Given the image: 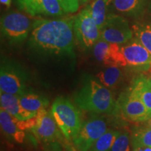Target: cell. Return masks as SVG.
I'll list each match as a JSON object with an SVG mask.
<instances>
[{"label": "cell", "instance_id": "1", "mask_svg": "<svg viewBox=\"0 0 151 151\" xmlns=\"http://www.w3.org/2000/svg\"><path fill=\"white\" fill-rule=\"evenodd\" d=\"M74 18H39L34 21L29 40L30 48L48 56L74 55Z\"/></svg>", "mask_w": 151, "mask_h": 151}, {"label": "cell", "instance_id": "2", "mask_svg": "<svg viewBox=\"0 0 151 151\" xmlns=\"http://www.w3.org/2000/svg\"><path fill=\"white\" fill-rule=\"evenodd\" d=\"M74 100L79 108L98 114H112L118 107L112 92L95 80L86 82Z\"/></svg>", "mask_w": 151, "mask_h": 151}, {"label": "cell", "instance_id": "3", "mask_svg": "<svg viewBox=\"0 0 151 151\" xmlns=\"http://www.w3.org/2000/svg\"><path fill=\"white\" fill-rule=\"evenodd\" d=\"M51 112L66 139L73 140L82 125L78 109L67 99L58 97L52 103Z\"/></svg>", "mask_w": 151, "mask_h": 151}, {"label": "cell", "instance_id": "4", "mask_svg": "<svg viewBox=\"0 0 151 151\" xmlns=\"http://www.w3.org/2000/svg\"><path fill=\"white\" fill-rule=\"evenodd\" d=\"M73 30L76 39L85 49L94 47L100 39V29L92 16L89 6L74 16Z\"/></svg>", "mask_w": 151, "mask_h": 151}, {"label": "cell", "instance_id": "5", "mask_svg": "<svg viewBox=\"0 0 151 151\" xmlns=\"http://www.w3.org/2000/svg\"><path fill=\"white\" fill-rule=\"evenodd\" d=\"M0 25L1 35L14 43H20L27 39L32 26L26 15L17 11L4 15Z\"/></svg>", "mask_w": 151, "mask_h": 151}, {"label": "cell", "instance_id": "6", "mask_svg": "<svg viewBox=\"0 0 151 151\" xmlns=\"http://www.w3.org/2000/svg\"><path fill=\"white\" fill-rule=\"evenodd\" d=\"M100 32V39L118 45L124 44L134 37L133 32L126 18L114 13H109Z\"/></svg>", "mask_w": 151, "mask_h": 151}, {"label": "cell", "instance_id": "7", "mask_svg": "<svg viewBox=\"0 0 151 151\" xmlns=\"http://www.w3.org/2000/svg\"><path fill=\"white\" fill-rule=\"evenodd\" d=\"M107 130L106 122L103 117H92L82 123L80 130L72 140L73 144L79 151H89Z\"/></svg>", "mask_w": 151, "mask_h": 151}, {"label": "cell", "instance_id": "8", "mask_svg": "<svg viewBox=\"0 0 151 151\" xmlns=\"http://www.w3.org/2000/svg\"><path fill=\"white\" fill-rule=\"evenodd\" d=\"M120 49L127 67L132 70L146 71L151 68V54L134 37L120 45Z\"/></svg>", "mask_w": 151, "mask_h": 151}, {"label": "cell", "instance_id": "9", "mask_svg": "<svg viewBox=\"0 0 151 151\" xmlns=\"http://www.w3.org/2000/svg\"><path fill=\"white\" fill-rule=\"evenodd\" d=\"M117 104L124 118L130 121L143 122L150 118L148 109L130 88L121 94Z\"/></svg>", "mask_w": 151, "mask_h": 151}, {"label": "cell", "instance_id": "10", "mask_svg": "<svg viewBox=\"0 0 151 151\" xmlns=\"http://www.w3.org/2000/svg\"><path fill=\"white\" fill-rule=\"evenodd\" d=\"M19 8L31 16H61L66 14L60 0H16Z\"/></svg>", "mask_w": 151, "mask_h": 151}, {"label": "cell", "instance_id": "11", "mask_svg": "<svg viewBox=\"0 0 151 151\" xmlns=\"http://www.w3.org/2000/svg\"><path fill=\"white\" fill-rule=\"evenodd\" d=\"M36 124L32 129L38 139L44 142H50L60 137V128L52 116L51 110L41 109L36 114Z\"/></svg>", "mask_w": 151, "mask_h": 151}, {"label": "cell", "instance_id": "12", "mask_svg": "<svg viewBox=\"0 0 151 151\" xmlns=\"http://www.w3.org/2000/svg\"><path fill=\"white\" fill-rule=\"evenodd\" d=\"M93 52L97 61L104 65L107 67H127V63L120 49V45L107 42L100 39L93 47Z\"/></svg>", "mask_w": 151, "mask_h": 151}, {"label": "cell", "instance_id": "13", "mask_svg": "<svg viewBox=\"0 0 151 151\" xmlns=\"http://www.w3.org/2000/svg\"><path fill=\"white\" fill-rule=\"evenodd\" d=\"M25 90V82L20 71L11 66H1L0 71L1 92L20 96L27 92Z\"/></svg>", "mask_w": 151, "mask_h": 151}, {"label": "cell", "instance_id": "14", "mask_svg": "<svg viewBox=\"0 0 151 151\" xmlns=\"http://www.w3.org/2000/svg\"><path fill=\"white\" fill-rule=\"evenodd\" d=\"M149 0H113L110 8L114 14L129 18L142 16L148 6Z\"/></svg>", "mask_w": 151, "mask_h": 151}, {"label": "cell", "instance_id": "15", "mask_svg": "<svg viewBox=\"0 0 151 151\" xmlns=\"http://www.w3.org/2000/svg\"><path fill=\"white\" fill-rule=\"evenodd\" d=\"M0 104L1 108L10 113L12 116L19 120H27L35 118L36 114L26 111L20 104L19 96L0 92Z\"/></svg>", "mask_w": 151, "mask_h": 151}, {"label": "cell", "instance_id": "16", "mask_svg": "<svg viewBox=\"0 0 151 151\" xmlns=\"http://www.w3.org/2000/svg\"><path fill=\"white\" fill-rule=\"evenodd\" d=\"M20 120L12 116L10 113L6 112L4 109H0V124L2 131L18 143H22L25 138L24 130L20 128Z\"/></svg>", "mask_w": 151, "mask_h": 151}, {"label": "cell", "instance_id": "17", "mask_svg": "<svg viewBox=\"0 0 151 151\" xmlns=\"http://www.w3.org/2000/svg\"><path fill=\"white\" fill-rule=\"evenodd\" d=\"M148 109L151 118V78L140 76L134 81L131 88Z\"/></svg>", "mask_w": 151, "mask_h": 151}, {"label": "cell", "instance_id": "18", "mask_svg": "<svg viewBox=\"0 0 151 151\" xmlns=\"http://www.w3.org/2000/svg\"><path fill=\"white\" fill-rule=\"evenodd\" d=\"M20 104L26 111L37 114L41 109H46L49 104V101L45 97L34 92H25L19 96Z\"/></svg>", "mask_w": 151, "mask_h": 151}, {"label": "cell", "instance_id": "19", "mask_svg": "<svg viewBox=\"0 0 151 151\" xmlns=\"http://www.w3.org/2000/svg\"><path fill=\"white\" fill-rule=\"evenodd\" d=\"M98 81L106 88H115L120 83L123 77L120 68L116 66H110L97 74Z\"/></svg>", "mask_w": 151, "mask_h": 151}, {"label": "cell", "instance_id": "20", "mask_svg": "<svg viewBox=\"0 0 151 151\" xmlns=\"http://www.w3.org/2000/svg\"><path fill=\"white\" fill-rule=\"evenodd\" d=\"M112 1L113 0H94L89 5L92 16L99 29L106 20Z\"/></svg>", "mask_w": 151, "mask_h": 151}, {"label": "cell", "instance_id": "21", "mask_svg": "<svg viewBox=\"0 0 151 151\" xmlns=\"http://www.w3.org/2000/svg\"><path fill=\"white\" fill-rule=\"evenodd\" d=\"M134 37L151 54V24L137 22L132 27Z\"/></svg>", "mask_w": 151, "mask_h": 151}, {"label": "cell", "instance_id": "22", "mask_svg": "<svg viewBox=\"0 0 151 151\" xmlns=\"http://www.w3.org/2000/svg\"><path fill=\"white\" fill-rule=\"evenodd\" d=\"M120 132L112 129H108L96 141L89 151H109Z\"/></svg>", "mask_w": 151, "mask_h": 151}, {"label": "cell", "instance_id": "23", "mask_svg": "<svg viewBox=\"0 0 151 151\" xmlns=\"http://www.w3.org/2000/svg\"><path fill=\"white\" fill-rule=\"evenodd\" d=\"M132 144H137L151 148V128H136L132 138Z\"/></svg>", "mask_w": 151, "mask_h": 151}, {"label": "cell", "instance_id": "24", "mask_svg": "<svg viewBox=\"0 0 151 151\" xmlns=\"http://www.w3.org/2000/svg\"><path fill=\"white\" fill-rule=\"evenodd\" d=\"M109 151H131L129 134L127 132L120 134Z\"/></svg>", "mask_w": 151, "mask_h": 151}, {"label": "cell", "instance_id": "25", "mask_svg": "<svg viewBox=\"0 0 151 151\" xmlns=\"http://www.w3.org/2000/svg\"><path fill=\"white\" fill-rule=\"evenodd\" d=\"M66 14L76 12L80 5V0H60Z\"/></svg>", "mask_w": 151, "mask_h": 151}, {"label": "cell", "instance_id": "26", "mask_svg": "<svg viewBox=\"0 0 151 151\" xmlns=\"http://www.w3.org/2000/svg\"><path fill=\"white\" fill-rule=\"evenodd\" d=\"M133 147V151H151V148L140 146L137 144H132Z\"/></svg>", "mask_w": 151, "mask_h": 151}, {"label": "cell", "instance_id": "27", "mask_svg": "<svg viewBox=\"0 0 151 151\" xmlns=\"http://www.w3.org/2000/svg\"><path fill=\"white\" fill-rule=\"evenodd\" d=\"M1 4L2 5H4L6 8H9L11 4V0H0Z\"/></svg>", "mask_w": 151, "mask_h": 151}, {"label": "cell", "instance_id": "28", "mask_svg": "<svg viewBox=\"0 0 151 151\" xmlns=\"http://www.w3.org/2000/svg\"><path fill=\"white\" fill-rule=\"evenodd\" d=\"M90 0H80V4H87L89 1Z\"/></svg>", "mask_w": 151, "mask_h": 151}, {"label": "cell", "instance_id": "29", "mask_svg": "<svg viewBox=\"0 0 151 151\" xmlns=\"http://www.w3.org/2000/svg\"><path fill=\"white\" fill-rule=\"evenodd\" d=\"M147 126L151 128V118L148 120V122H147Z\"/></svg>", "mask_w": 151, "mask_h": 151}]
</instances>
